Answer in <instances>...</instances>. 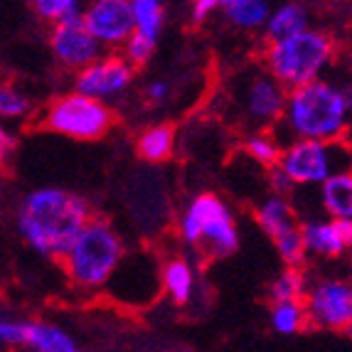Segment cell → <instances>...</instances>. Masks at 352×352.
I'll return each instance as SVG.
<instances>
[{
	"instance_id": "obj_1",
	"label": "cell",
	"mask_w": 352,
	"mask_h": 352,
	"mask_svg": "<svg viewBox=\"0 0 352 352\" xmlns=\"http://www.w3.org/2000/svg\"><path fill=\"white\" fill-rule=\"evenodd\" d=\"M94 217V207L84 195L59 185H40L18 200L12 224L25 247L45 258L62 261Z\"/></svg>"
},
{
	"instance_id": "obj_2",
	"label": "cell",
	"mask_w": 352,
	"mask_h": 352,
	"mask_svg": "<svg viewBox=\"0 0 352 352\" xmlns=\"http://www.w3.org/2000/svg\"><path fill=\"white\" fill-rule=\"evenodd\" d=\"M352 126L342 84L335 79H318L305 87L291 89L278 133L288 141H345Z\"/></svg>"
},
{
	"instance_id": "obj_3",
	"label": "cell",
	"mask_w": 352,
	"mask_h": 352,
	"mask_svg": "<svg viewBox=\"0 0 352 352\" xmlns=\"http://www.w3.org/2000/svg\"><path fill=\"white\" fill-rule=\"evenodd\" d=\"M126 254V241L116 224L106 217H94L82 229V234L76 236L59 264L74 288L99 294L113 281Z\"/></svg>"
},
{
	"instance_id": "obj_4",
	"label": "cell",
	"mask_w": 352,
	"mask_h": 352,
	"mask_svg": "<svg viewBox=\"0 0 352 352\" xmlns=\"http://www.w3.org/2000/svg\"><path fill=\"white\" fill-rule=\"evenodd\" d=\"M177 239L202 258H224L239 249V222L222 195L202 190L192 195L177 214Z\"/></svg>"
},
{
	"instance_id": "obj_5",
	"label": "cell",
	"mask_w": 352,
	"mask_h": 352,
	"mask_svg": "<svg viewBox=\"0 0 352 352\" xmlns=\"http://www.w3.org/2000/svg\"><path fill=\"white\" fill-rule=\"evenodd\" d=\"M338 40L328 30L308 28L294 37L264 45L261 65L291 91L325 79L338 62Z\"/></svg>"
},
{
	"instance_id": "obj_6",
	"label": "cell",
	"mask_w": 352,
	"mask_h": 352,
	"mask_svg": "<svg viewBox=\"0 0 352 352\" xmlns=\"http://www.w3.org/2000/svg\"><path fill=\"white\" fill-rule=\"evenodd\" d=\"M227 101L229 113L244 129V135L276 131L286 111L288 89L264 65H254L232 76Z\"/></svg>"
},
{
	"instance_id": "obj_7",
	"label": "cell",
	"mask_w": 352,
	"mask_h": 352,
	"mask_svg": "<svg viewBox=\"0 0 352 352\" xmlns=\"http://www.w3.org/2000/svg\"><path fill=\"white\" fill-rule=\"evenodd\" d=\"M116 124L111 106L76 89L57 94L40 113V126L69 141H101Z\"/></svg>"
},
{
	"instance_id": "obj_8",
	"label": "cell",
	"mask_w": 352,
	"mask_h": 352,
	"mask_svg": "<svg viewBox=\"0 0 352 352\" xmlns=\"http://www.w3.org/2000/svg\"><path fill=\"white\" fill-rule=\"evenodd\" d=\"M276 168L294 188H320L352 168V148L345 141H288Z\"/></svg>"
},
{
	"instance_id": "obj_9",
	"label": "cell",
	"mask_w": 352,
	"mask_h": 352,
	"mask_svg": "<svg viewBox=\"0 0 352 352\" xmlns=\"http://www.w3.org/2000/svg\"><path fill=\"white\" fill-rule=\"evenodd\" d=\"M254 219L258 229L271 239L283 266L305 269L308 252H305L303 234H300L303 219H298L296 205L288 195L269 192L266 197H261L254 207Z\"/></svg>"
},
{
	"instance_id": "obj_10",
	"label": "cell",
	"mask_w": 352,
	"mask_h": 352,
	"mask_svg": "<svg viewBox=\"0 0 352 352\" xmlns=\"http://www.w3.org/2000/svg\"><path fill=\"white\" fill-rule=\"evenodd\" d=\"M308 325L325 333H347L352 325V281L345 276H311L303 298Z\"/></svg>"
},
{
	"instance_id": "obj_11",
	"label": "cell",
	"mask_w": 352,
	"mask_h": 352,
	"mask_svg": "<svg viewBox=\"0 0 352 352\" xmlns=\"http://www.w3.org/2000/svg\"><path fill=\"white\" fill-rule=\"evenodd\" d=\"M0 345L6 350L28 352H84L82 342L76 340L65 325L23 316H3Z\"/></svg>"
},
{
	"instance_id": "obj_12",
	"label": "cell",
	"mask_w": 352,
	"mask_h": 352,
	"mask_svg": "<svg viewBox=\"0 0 352 352\" xmlns=\"http://www.w3.org/2000/svg\"><path fill=\"white\" fill-rule=\"evenodd\" d=\"M160 271H163V261H158L153 254H126L118 274L106 286V294L118 303L143 308L163 294Z\"/></svg>"
},
{
	"instance_id": "obj_13",
	"label": "cell",
	"mask_w": 352,
	"mask_h": 352,
	"mask_svg": "<svg viewBox=\"0 0 352 352\" xmlns=\"http://www.w3.org/2000/svg\"><path fill=\"white\" fill-rule=\"evenodd\" d=\"M135 72L138 69L124 57V52H104L96 62L76 72L72 79V89L111 106V101L124 99L131 91Z\"/></svg>"
},
{
	"instance_id": "obj_14",
	"label": "cell",
	"mask_w": 352,
	"mask_h": 352,
	"mask_svg": "<svg viewBox=\"0 0 352 352\" xmlns=\"http://www.w3.org/2000/svg\"><path fill=\"white\" fill-rule=\"evenodd\" d=\"M82 20L106 52H121L135 35L131 0H89Z\"/></svg>"
},
{
	"instance_id": "obj_15",
	"label": "cell",
	"mask_w": 352,
	"mask_h": 352,
	"mask_svg": "<svg viewBox=\"0 0 352 352\" xmlns=\"http://www.w3.org/2000/svg\"><path fill=\"white\" fill-rule=\"evenodd\" d=\"M47 45L50 52H52L54 62H57L62 69L72 72H82L84 67H89L91 62L101 57L106 52L99 45L89 28L84 25V20H67V23L52 25L47 32Z\"/></svg>"
},
{
	"instance_id": "obj_16",
	"label": "cell",
	"mask_w": 352,
	"mask_h": 352,
	"mask_svg": "<svg viewBox=\"0 0 352 352\" xmlns=\"http://www.w3.org/2000/svg\"><path fill=\"white\" fill-rule=\"evenodd\" d=\"M300 234L308 258L320 261H340L352 254V222L333 217L303 219Z\"/></svg>"
},
{
	"instance_id": "obj_17",
	"label": "cell",
	"mask_w": 352,
	"mask_h": 352,
	"mask_svg": "<svg viewBox=\"0 0 352 352\" xmlns=\"http://www.w3.org/2000/svg\"><path fill=\"white\" fill-rule=\"evenodd\" d=\"M163 294L175 305H190L197 296V269L188 256L173 254L163 258Z\"/></svg>"
},
{
	"instance_id": "obj_18",
	"label": "cell",
	"mask_w": 352,
	"mask_h": 352,
	"mask_svg": "<svg viewBox=\"0 0 352 352\" xmlns=\"http://www.w3.org/2000/svg\"><path fill=\"white\" fill-rule=\"evenodd\" d=\"M308 28H313V25H311V12H308L305 3H300V0H283V3L274 6L269 23L261 30L264 32V45L294 37Z\"/></svg>"
},
{
	"instance_id": "obj_19",
	"label": "cell",
	"mask_w": 352,
	"mask_h": 352,
	"mask_svg": "<svg viewBox=\"0 0 352 352\" xmlns=\"http://www.w3.org/2000/svg\"><path fill=\"white\" fill-rule=\"evenodd\" d=\"M177 131L170 124H151L135 135V155L143 163H168L175 155Z\"/></svg>"
},
{
	"instance_id": "obj_20",
	"label": "cell",
	"mask_w": 352,
	"mask_h": 352,
	"mask_svg": "<svg viewBox=\"0 0 352 352\" xmlns=\"http://www.w3.org/2000/svg\"><path fill=\"white\" fill-rule=\"evenodd\" d=\"M318 205L325 217L352 222V168L335 173L318 188Z\"/></svg>"
},
{
	"instance_id": "obj_21",
	"label": "cell",
	"mask_w": 352,
	"mask_h": 352,
	"mask_svg": "<svg viewBox=\"0 0 352 352\" xmlns=\"http://www.w3.org/2000/svg\"><path fill=\"white\" fill-rule=\"evenodd\" d=\"M283 146L286 143H281L278 131H254V133L244 135V143H241L244 155L261 168H266V170H274L278 165Z\"/></svg>"
},
{
	"instance_id": "obj_22",
	"label": "cell",
	"mask_w": 352,
	"mask_h": 352,
	"mask_svg": "<svg viewBox=\"0 0 352 352\" xmlns=\"http://www.w3.org/2000/svg\"><path fill=\"white\" fill-rule=\"evenodd\" d=\"M269 325L274 333L291 338V335L303 333L308 325V313H305L303 300H286V303H271L269 308Z\"/></svg>"
},
{
	"instance_id": "obj_23",
	"label": "cell",
	"mask_w": 352,
	"mask_h": 352,
	"mask_svg": "<svg viewBox=\"0 0 352 352\" xmlns=\"http://www.w3.org/2000/svg\"><path fill=\"white\" fill-rule=\"evenodd\" d=\"M311 286V276L305 274V269L298 266H283L269 286V298L271 303H286V300H303Z\"/></svg>"
},
{
	"instance_id": "obj_24",
	"label": "cell",
	"mask_w": 352,
	"mask_h": 352,
	"mask_svg": "<svg viewBox=\"0 0 352 352\" xmlns=\"http://www.w3.org/2000/svg\"><path fill=\"white\" fill-rule=\"evenodd\" d=\"M135 20V35L158 42L165 28V6L163 0H131Z\"/></svg>"
},
{
	"instance_id": "obj_25",
	"label": "cell",
	"mask_w": 352,
	"mask_h": 352,
	"mask_svg": "<svg viewBox=\"0 0 352 352\" xmlns=\"http://www.w3.org/2000/svg\"><path fill=\"white\" fill-rule=\"evenodd\" d=\"M89 0H30L35 18L52 28V25L79 20Z\"/></svg>"
},
{
	"instance_id": "obj_26",
	"label": "cell",
	"mask_w": 352,
	"mask_h": 352,
	"mask_svg": "<svg viewBox=\"0 0 352 352\" xmlns=\"http://www.w3.org/2000/svg\"><path fill=\"white\" fill-rule=\"evenodd\" d=\"M35 104L30 99L28 91L18 87V84L6 82L0 87V116L3 121H25L30 118Z\"/></svg>"
},
{
	"instance_id": "obj_27",
	"label": "cell",
	"mask_w": 352,
	"mask_h": 352,
	"mask_svg": "<svg viewBox=\"0 0 352 352\" xmlns=\"http://www.w3.org/2000/svg\"><path fill=\"white\" fill-rule=\"evenodd\" d=\"M155 47H158V42L148 40V37H143V35H133L126 42V47L121 50V52H124V57L138 69V67H146L148 62H151Z\"/></svg>"
},
{
	"instance_id": "obj_28",
	"label": "cell",
	"mask_w": 352,
	"mask_h": 352,
	"mask_svg": "<svg viewBox=\"0 0 352 352\" xmlns=\"http://www.w3.org/2000/svg\"><path fill=\"white\" fill-rule=\"evenodd\" d=\"M146 101L153 106H160L165 101L170 99V82H165V79H153V82L146 84Z\"/></svg>"
},
{
	"instance_id": "obj_29",
	"label": "cell",
	"mask_w": 352,
	"mask_h": 352,
	"mask_svg": "<svg viewBox=\"0 0 352 352\" xmlns=\"http://www.w3.org/2000/svg\"><path fill=\"white\" fill-rule=\"evenodd\" d=\"M222 10L219 0H192L190 3V18L192 23H205L207 18H212V12Z\"/></svg>"
},
{
	"instance_id": "obj_30",
	"label": "cell",
	"mask_w": 352,
	"mask_h": 352,
	"mask_svg": "<svg viewBox=\"0 0 352 352\" xmlns=\"http://www.w3.org/2000/svg\"><path fill=\"white\" fill-rule=\"evenodd\" d=\"M15 143H18L15 141V135H12L8 129H3V133H0V155H3V160L10 158V151Z\"/></svg>"
},
{
	"instance_id": "obj_31",
	"label": "cell",
	"mask_w": 352,
	"mask_h": 352,
	"mask_svg": "<svg viewBox=\"0 0 352 352\" xmlns=\"http://www.w3.org/2000/svg\"><path fill=\"white\" fill-rule=\"evenodd\" d=\"M219 3H222V10L224 12H232V10H236V8L247 6L249 0H219Z\"/></svg>"
},
{
	"instance_id": "obj_32",
	"label": "cell",
	"mask_w": 352,
	"mask_h": 352,
	"mask_svg": "<svg viewBox=\"0 0 352 352\" xmlns=\"http://www.w3.org/2000/svg\"><path fill=\"white\" fill-rule=\"evenodd\" d=\"M340 84H342V91H345L347 106H350V111H352V79H347V82H340Z\"/></svg>"
},
{
	"instance_id": "obj_33",
	"label": "cell",
	"mask_w": 352,
	"mask_h": 352,
	"mask_svg": "<svg viewBox=\"0 0 352 352\" xmlns=\"http://www.w3.org/2000/svg\"><path fill=\"white\" fill-rule=\"evenodd\" d=\"M347 278L352 281V254H350V261H347Z\"/></svg>"
},
{
	"instance_id": "obj_34",
	"label": "cell",
	"mask_w": 352,
	"mask_h": 352,
	"mask_svg": "<svg viewBox=\"0 0 352 352\" xmlns=\"http://www.w3.org/2000/svg\"><path fill=\"white\" fill-rule=\"evenodd\" d=\"M345 335H347V338H350V340H352V325H350V328H347V333H345Z\"/></svg>"
},
{
	"instance_id": "obj_35",
	"label": "cell",
	"mask_w": 352,
	"mask_h": 352,
	"mask_svg": "<svg viewBox=\"0 0 352 352\" xmlns=\"http://www.w3.org/2000/svg\"><path fill=\"white\" fill-rule=\"evenodd\" d=\"M350 69H352V54H350Z\"/></svg>"
}]
</instances>
